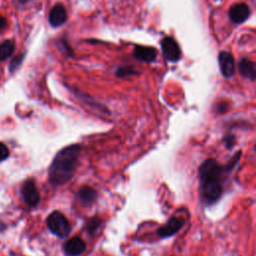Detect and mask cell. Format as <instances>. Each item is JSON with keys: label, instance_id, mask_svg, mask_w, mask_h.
Masks as SVG:
<instances>
[{"label": "cell", "instance_id": "cell-1", "mask_svg": "<svg viewBox=\"0 0 256 256\" xmlns=\"http://www.w3.org/2000/svg\"><path fill=\"white\" fill-rule=\"evenodd\" d=\"M240 152H237L234 159L226 166L220 165L216 160L209 158L204 160L198 168L199 174V192L201 200L206 205L217 202L224 191V175L229 173L237 164L240 158Z\"/></svg>", "mask_w": 256, "mask_h": 256}, {"label": "cell", "instance_id": "cell-2", "mask_svg": "<svg viewBox=\"0 0 256 256\" xmlns=\"http://www.w3.org/2000/svg\"><path fill=\"white\" fill-rule=\"evenodd\" d=\"M80 152L79 144L68 145L57 152L48 170V180L53 186L64 185L72 179L78 165Z\"/></svg>", "mask_w": 256, "mask_h": 256}, {"label": "cell", "instance_id": "cell-3", "mask_svg": "<svg viewBox=\"0 0 256 256\" xmlns=\"http://www.w3.org/2000/svg\"><path fill=\"white\" fill-rule=\"evenodd\" d=\"M49 231L59 238H66L71 232V225L68 219L60 211H53L46 219Z\"/></svg>", "mask_w": 256, "mask_h": 256}, {"label": "cell", "instance_id": "cell-4", "mask_svg": "<svg viewBox=\"0 0 256 256\" xmlns=\"http://www.w3.org/2000/svg\"><path fill=\"white\" fill-rule=\"evenodd\" d=\"M161 49L164 57L170 62H177L181 57V50L172 37H165L161 41Z\"/></svg>", "mask_w": 256, "mask_h": 256}, {"label": "cell", "instance_id": "cell-5", "mask_svg": "<svg viewBox=\"0 0 256 256\" xmlns=\"http://www.w3.org/2000/svg\"><path fill=\"white\" fill-rule=\"evenodd\" d=\"M21 193L23 200L30 207H35L40 202V194L32 179L26 180L21 188Z\"/></svg>", "mask_w": 256, "mask_h": 256}, {"label": "cell", "instance_id": "cell-6", "mask_svg": "<svg viewBox=\"0 0 256 256\" xmlns=\"http://www.w3.org/2000/svg\"><path fill=\"white\" fill-rule=\"evenodd\" d=\"M219 67L222 75L226 78H230L234 75L235 62L232 54L227 51H221L218 56Z\"/></svg>", "mask_w": 256, "mask_h": 256}, {"label": "cell", "instance_id": "cell-7", "mask_svg": "<svg viewBox=\"0 0 256 256\" xmlns=\"http://www.w3.org/2000/svg\"><path fill=\"white\" fill-rule=\"evenodd\" d=\"M86 250V244L80 237H72L63 245V253L66 256H79Z\"/></svg>", "mask_w": 256, "mask_h": 256}, {"label": "cell", "instance_id": "cell-8", "mask_svg": "<svg viewBox=\"0 0 256 256\" xmlns=\"http://www.w3.org/2000/svg\"><path fill=\"white\" fill-rule=\"evenodd\" d=\"M184 221L178 217H171L168 222L157 230V235L160 238H168L176 234L183 226Z\"/></svg>", "mask_w": 256, "mask_h": 256}, {"label": "cell", "instance_id": "cell-9", "mask_svg": "<svg viewBox=\"0 0 256 256\" xmlns=\"http://www.w3.org/2000/svg\"><path fill=\"white\" fill-rule=\"evenodd\" d=\"M228 15L232 22L241 24L248 19L250 15V9L245 3H237L229 9Z\"/></svg>", "mask_w": 256, "mask_h": 256}, {"label": "cell", "instance_id": "cell-10", "mask_svg": "<svg viewBox=\"0 0 256 256\" xmlns=\"http://www.w3.org/2000/svg\"><path fill=\"white\" fill-rule=\"evenodd\" d=\"M67 20V12L62 4L54 5L48 16V21L52 27H59L63 25Z\"/></svg>", "mask_w": 256, "mask_h": 256}, {"label": "cell", "instance_id": "cell-11", "mask_svg": "<svg viewBox=\"0 0 256 256\" xmlns=\"http://www.w3.org/2000/svg\"><path fill=\"white\" fill-rule=\"evenodd\" d=\"M133 55L137 60H139L141 62L151 63L156 59L157 51L153 47L137 45V46H135V48L133 50Z\"/></svg>", "mask_w": 256, "mask_h": 256}, {"label": "cell", "instance_id": "cell-12", "mask_svg": "<svg viewBox=\"0 0 256 256\" xmlns=\"http://www.w3.org/2000/svg\"><path fill=\"white\" fill-rule=\"evenodd\" d=\"M96 195L97 193L92 187L83 186L78 190L76 194V200L82 206H89L95 201Z\"/></svg>", "mask_w": 256, "mask_h": 256}, {"label": "cell", "instance_id": "cell-13", "mask_svg": "<svg viewBox=\"0 0 256 256\" xmlns=\"http://www.w3.org/2000/svg\"><path fill=\"white\" fill-rule=\"evenodd\" d=\"M238 69L240 74L244 78H247L248 80H251V81H254L256 79L255 63L250 59L243 58L238 64Z\"/></svg>", "mask_w": 256, "mask_h": 256}, {"label": "cell", "instance_id": "cell-14", "mask_svg": "<svg viewBox=\"0 0 256 256\" xmlns=\"http://www.w3.org/2000/svg\"><path fill=\"white\" fill-rule=\"evenodd\" d=\"M15 50V42L13 39H6L0 43V62L10 58Z\"/></svg>", "mask_w": 256, "mask_h": 256}, {"label": "cell", "instance_id": "cell-15", "mask_svg": "<svg viewBox=\"0 0 256 256\" xmlns=\"http://www.w3.org/2000/svg\"><path fill=\"white\" fill-rule=\"evenodd\" d=\"M101 224H102V221H101L100 218H98V217H93V218H91V219L87 222L85 228H86V230H87V232H88L89 234L95 235V233L99 230Z\"/></svg>", "mask_w": 256, "mask_h": 256}, {"label": "cell", "instance_id": "cell-16", "mask_svg": "<svg viewBox=\"0 0 256 256\" xmlns=\"http://www.w3.org/2000/svg\"><path fill=\"white\" fill-rule=\"evenodd\" d=\"M24 58H25V52L13 56L9 63V72L14 73L21 66Z\"/></svg>", "mask_w": 256, "mask_h": 256}, {"label": "cell", "instance_id": "cell-17", "mask_svg": "<svg viewBox=\"0 0 256 256\" xmlns=\"http://www.w3.org/2000/svg\"><path fill=\"white\" fill-rule=\"evenodd\" d=\"M137 71L131 67V66H123V67H119L117 70H116V75L118 77H121V78H124V77H127V76H130V75H134L136 74Z\"/></svg>", "mask_w": 256, "mask_h": 256}, {"label": "cell", "instance_id": "cell-18", "mask_svg": "<svg viewBox=\"0 0 256 256\" xmlns=\"http://www.w3.org/2000/svg\"><path fill=\"white\" fill-rule=\"evenodd\" d=\"M8 156H9V149L4 143L0 142V162L7 159Z\"/></svg>", "mask_w": 256, "mask_h": 256}, {"label": "cell", "instance_id": "cell-19", "mask_svg": "<svg viewBox=\"0 0 256 256\" xmlns=\"http://www.w3.org/2000/svg\"><path fill=\"white\" fill-rule=\"evenodd\" d=\"M223 141H224V143H225L226 148L230 149V148H232V147L234 146V144H235V136H234L233 134H228L227 136L224 137Z\"/></svg>", "mask_w": 256, "mask_h": 256}, {"label": "cell", "instance_id": "cell-20", "mask_svg": "<svg viewBox=\"0 0 256 256\" xmlns=\"http://www.w3.org/2000/svg\"><path fill=\"white\" fill-rule=\"evenodd\" d=\"M58 47H59V49H60V50H62V51H63V53H64V54H70V53H71V49H70V47L68 46L67 42H66L65 40H63V39H61L60 44H58Z\"/></svg>", "mask_w": 256, "mask_h": 256}, {"label": "cell", "instance_id": "cell-21", "mask_svg": "<svg viewBox=\"0 0 256 256\" xmlns=\"http://www.w3.org/2000/svg\"><path fill=\"white\" fill-rule=\"evenodd\" d=\"M8 26V21H7V18L0 15V31L6 29Z\"/></svg>", "mask_w": 256, "mask_h": 256}, {"label": "cell", "instance_id": "cell-22", "mask_svg": "<svg viewBox=\"0 0 256 256\" xmlns=\"http://www.w3.org/2000/svg\"><path fill=\"white\" fill-rule=\"evenodd\" d=\"M226 106H227V104L226 103H224V102H222V103H219V104H217V112L218 113H223V112H225V110H226Z\"/></svg>", "mask_w": 256, "mask_h": 256}, {"label": "cell", "instance_id": "cell-23", "mask_svg": "<svg viewBox=\"0 0 256 256\" xmlns=\"http://www.w3.org/2000/svg\"><path fill=\"white\" fill-rule=\"evenodd\" d=\"M29 1H30V0H17V2H18L19 4H22V5H23V4H26V3L29 2Z\"/></svg>", "mask_w": 256, "mask_h": 256}]
</instances>
